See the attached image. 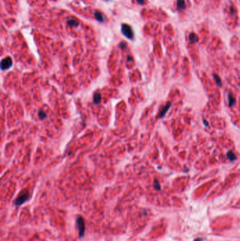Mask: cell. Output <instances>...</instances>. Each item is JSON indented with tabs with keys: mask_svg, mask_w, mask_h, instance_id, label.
<instances>
[{
	"mask_svg": "<svg viewBox=\"0 0 240 241\" xmlns=\"http://www.w3.org/2000/svg\"><path fill=\"white\" fill-rule=\"evenodd\" d=\"M121 31L123 35H125L127 38L128 39H133L134 37V33H133V30L131 27L128 24H122L121 26Z\"/></svg>",
	"mask_w": 240,
	"mask_h": 241,
	"instance_id": "1",
	"label": "cell"
},
{
	"mask_svg": "<svg viewBox=\"0 0 240 241\" xmlns=\"http://www.w3.org/2000/svg\"><path fill=\"white\" fill-rule=\"evenodd\" d=\"M28 196L29 193L28 191H23V192L20 193V195L16 198V200L14 202V204H16V206H20V205L23 204V203L28 199Z\"/></svg>",
	"mask_w": 240,
	"mask_h": 241,
	"instance_id": "2",
	"label": "cell"
},
{
	"mask_svg": "<svg viewBox=\"0 0 240 241\" xmlns=\"http://www.w3.org/2000/svg\"><path fill=\"white\" fill-rule=\"evenodd\" d=\"M77 225H78V227L79 235H80V237H83V235H85V222H84V219L82 216H79L78 218H77Z\"/></svg>",
	"mask_w": 240,
	"mask_h": 241,
	"instance_id": "3",
	"label": "cell"
},
{
	"mask_svg": "<svg viewBox=\"0 0 240 241\" xmlns=\"http://www.w3.org/2000/svg\"><path fill=\"white\" fill-rule=\"evenodd\" d=\"M13 61L12 59L10 57H6L3 59L1 62V70L4 71V70H7L12 66Z\"/></svg>",
	"mask_w": 240,
	"mask_h": 241,
	"instance_id": "4",
	"label": "cell"
},
{
	"mask_svg": "<svg viewBox=\"0 0 240 241\" xmlns=\"http://www.w3.org/2000/svg\"><path fill=\"white\" fill-rule=\"evenodd\" d=\"M171 103H170V102H168V103L167 105H166L165 106V107H164V108L162 109V110L161 111V112L159 113V115H158V118H163V117H164V116L166 115V112H167L168 111V109H170V107H171Z\"/></svg>",
	"mask_w": 240,
	"mask_h": 241,
	"instance_id": "5",
	"label": "cell"
},
{
	"mask_svg": "<svg viewBox=\"0 0 240 241\" xmlns=\"http://www.w3.org/2000/svg\"><path fill=\"white\" fill-rule=\"evenodd\" d=\"M95 18L99 22H104L106 20V18L104 15L103 14L102 12L99 11H96L95 12Z\"/></svg>",
	"mask_w": 240,
	"mask_h": 241,
	"instance_id": "6",
	"label": "cell"
},
{
	"mask_svg": "<svg viewBox=\"0 0 240 241\" xmlns=\"http://www.w3.org/2000/svg\"><path fill=\"white\" fill-rule=\"evenodd\" d=\"M101 100H102V96L99 93H95L93 97V102L94 104L97 105V104H99V102H101Z\"/></svg>",
	"mask_w": 240,
	"mask_h": 241,
	"instance_id": "7",
	"label": "cell"
},
{
	"mask_svg": "<svg viewBox=\"0 0 240 241\" xmlns=\"http://www.w3.org/2000/svg\"><path fill=\"white\" fill-rule=\"evenodd\" d=\"M177 6L178 9H183L185 6V0H178Z\"/></svg>",
	"mask_w": 240,
	"mask_h": 241,
	"instance_id": "8",
	"label": "cell"
},
{
	"mask_svg": "<svg viewBox=\"0 0 240 241\" xmlns=\"http://www.w3.org/2000/svg\"><path fill=\"white\" fill-rule=\"evenodd\" d=\"M235 103V99L232 96L231 94H229V107H232Z\"/></svg>",
	"mask_w": 240,
	"mask_h": 241,
	"instance_id": "9",
	"label": "cell"
},
{
	"mask_svg": "<svg viewBox=\"0 0 240 241\" xmlns=\"http://www.w3.org/2000/svg\"><path fill=\"white\" fill-rule=\"evenodd\" d=\"M68 24L70 25V26H73V27H77L78 25V22H77L75 20L71 19L68 20Z\"/></svg>",
	"mask_w": 240,
	"mask_h": 241,
	"instance_id": "10",
	"label": "cell"
},
{
	"mask_svg": "<svg viewBox=\"0 0 240 241\" xmlns=\"http://www.w3.org/2000/svg\"><path fill=\"white\" fill-rule=\"evenodd\" d=\"M38 117L40 120H43L44 119H45L47 117V115H46L45 112H43V111L39 110L38 112Z\"/></svg>",
	"mask_w": 240,
	"mask_h": 241,
	"instance_id": "11",
	"label": "cell"
},
{
	"mask_svg": "<svg viewBox=\"0 0 240 241\" xmlns=\"http://www.w3.org/2000/svg\"><path fill=\"white\" fill-rule=\"evenodd\" d=\"M227 157L230 159L231 161H233L234 159H236V157L235 156V155H234V153L232 152V151H229L228 152H227Z\"/></svg>",
	"mask_w": 240,
	"mask_h": 241,
	"instance_id": "12",
	"label": "cell"
},
{
	"mask_svg": "<svg viewBox=\"0 0 240 241\" xmlns=\"http://www.w3.org/2000/svg\"><path fill=\"white\" fill-rule=\"evenodd\" d=\"M154 187H155V188L158 190H159L161 189V186L159 185V182L156 180L154 181Z\"/></svg>",
	"mask_w": 240,
	"mask_h": 241,
	"instance_id": "13",
	"label": "cell"
},
{
	"mask_svg": "<svg viewBox=\"0 0 240 241\" xmlns=\"http://www.w3.org/2000/svg\"><path fill=\"white\" fill-rule=\"evenodd\" d=\"M214 77H215V80H216V83H217V84L219 86H220V85H221V80H220V78H219V77L217 75H214Z\"/></svg>",
	"mask_w": 240,
	"mask_h": 241,
	"instance_id": "14",
	"label": "cell"
},
{
	"mask_svg": "<svg viewBox=\"0 0 240 241\" xmlns=\"http://www.w3.org/2000/svg\"><path fill=\"white\" fill-rule=\"evenodd\" d=\"M194 38H197L195 35H190V40L193 41V42H196V40H194Z\"/></svg>",
	"mask_w": 240,
	"mask_h": 241,
	"instance_id": "15",
	"label": "cell"
},
{
	"mask_svg": "<svg viewBox=\"0 0 240 241\" xmlns=\"http://www.w3.org/2000/svg\"><path fill=\"white\" fill-rule=\"evenodd\" d=\"M136 1H137V2H138V4H140V5H143V4H145V0H136Z\"/></svg>",
	"mask_w": 240,
	"mask_h": 241,
	"instance_id": "16",
	"label": "cell"
},
{
	"mask_svg": "<svg viewBox=\"0 0 240 241\" xmlns=\"http://www.w3.org/2000/svg\"><path fill=\"white\" fill-rule=\"evenodd\" d=\"M126 46V43H123V42H121V43H120V47H121V48H125Z\"/></svg>",
	"mask_w": 240,
	"mask_h": 241,
	"instance_id": "17",
	"label": "cell"
},
{
	"mask_svg": "<svg viewBox=\"0 0 240 241\" xmlns=\"http://www.w3.org/2000/svg\"><path fill=\"white\" fill-rule=\"evenodd\" d=\"M201 240L200 238H198V239H196V240H195L194 241H201Z\"/></svg>",
	"mask_w": 240,
	"mask_h": 241,
	"instance_id": "18",
	"label": "cell"
}]
</instances>
